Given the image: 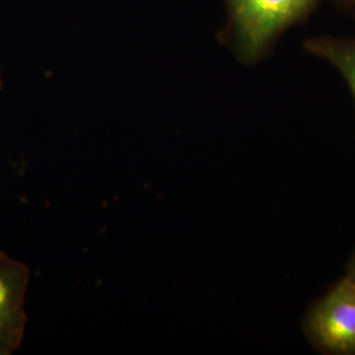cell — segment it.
<instances>
[{"instance_id":"obj_7","label":"cell","mask_w":355,"mask_h":355,"mask_svg":"<svg viewBox=\"0 0 355 355\" xmlns=\"http://www.w3.org/2000/svg\"><path fill=\"white\" fill-rule=\"evenodd\" d=\"M0 87H1V80H0Z\"/></svg>"},{"instance_id":"obj_2","label":"cell","mask_w":355,"mask_h":355,"mask_svg":"<svg viewBox=\"0 0 355 355\" xmlns=\"http://www.w3.org/2000/svg\"><path fill=\"white\" fill-rule=\"evenodd\" d=\"M303 330L318 353L355 355V284L338 280L308 308Z\"/></svg>"},{"instance_id":"obj_1","label":"cell","mask_w":355,"mask_h":355,"mask_svg":"<svg viewBox=\"0 0 355 355\" xmlns=\"http://www.w3.org/2000/svg\"><path fill=\"white\" fill-rule=\"evenodd\" d=\"M318 0H228L236 51L245 64L259 61L274 40L304 17Z\"/></svg>"},{"instance_id":"obj_4","label":"cell","mask_w":355,"mask_h":355,"mask_svg":"<svg viewBox=\"0 0 355 355\" xmlns=\"http://www.w3.org/2000/svg\"><path fill=\"white\" fill-rule=\"evenodd\" d=\"M304 49L309 54L328 61L343 74L355 102V38H309L304 42Z\"/></svg>"},{"instance_id":"obj_6","label":"cell","mask_w":355,"mask_h":355,"mask_svg":"<svg viewBox=\"0 0 355 355\" xmlns=\"http://www.w3.org/2000/svg\"><path fill=\"white\" fill-rule=\"evenodd\" d=\"M337 1H341V3H345V4H353V6H355V0H337Z\"/></svg>"},{"instance_id":"obj_3","label":"cell","mask_w":355,"mask_h":355,"mask_svg":"<svg viewBox=\"0 0 355 355\" xmlns=\"http://www.w3.org/2000/svg\"><path fill=\"white\" fill-rule=\"evenodd\" d=\"M28 267L0 253V355L15 353L24 337Z\"/></svg>"},{"instance_id":"obj_5","label":"cell","mask_w":355,"mask_h":355,"mask_svg":"<svg viewBox=\"0 0 355 355\" xmlns=\"http://www.w3.org/2000/svg\"><path fill=\"white\" fill-rule=\"evenodd\" d=\"M346 278L355 284V253L350 258L347 267H346Z\"/></svg>"}]
</instances>
